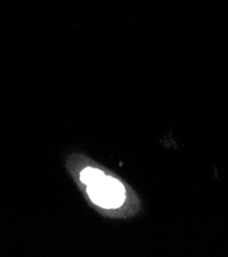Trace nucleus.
<instances>
[{
  "mask_svg": "<svg viewBox=\"0 0 228 257\" xmlns=\"http://www.w3.org/2000/svg\"><path fill=\"white\" fill-rule=\"evenodd\" d=\"M87 187V192L92 202L102 208H118L125 200L123 185L111 176L104 175L99 181Z\"/></svg>",
  "mask_w": 228,
  "mask_h": 257,
  "instance_id": "1",
  "label": "nucleus"
},
{
  "mask_svg": "<svg viewBox=\"0 0 228 257\" xmlns=\"http://www.w3.org/2000/svg\"><path fill=\"white\" fill-rule=\"evenodd\" d=\"M104 175H105V173L103 171H101L100 169L88 167L82 171L81 181L86 186H90V185L94 184L95 182L99 181L100 178H102Z\"/></svg>",
  "mask_w": 228,
  "mask_h": 257,
  "instance_id": "2",
  "label": "nucleus"
}]
</instances>
